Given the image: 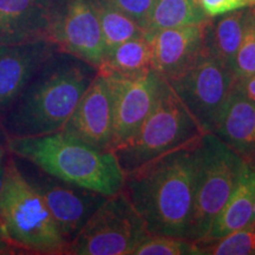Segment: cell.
Listing matches in <instances>:
<instances>
[{
	"label": "cell",
	"instance_id": "obj_15",
	"mask_svg": "<svg viewBox=\"0 0 255 255\" xmlns=\"http://www.w3.org/2000/svg\"><path fill=\"white\" fill-rule=\"evenodd\" d=\"M57 0H0V44L47 39Z\"/></svg>",
	"mask_w": 255,
	"mask_h": 255
},
{
	"label": "cell",
	"instance_id": "obj_14",
	"mask_svg": "<svg viewBox=\"0 0 255 255\" xmlns=\"http://www.w3.org/2000/svg\"><path fill=\"white\" fill-rule=\"evenodd\" d=\"M34 187L43 197L57 228L68 245L105 200V196L84 188L62 186L51 180L34 184Z\"/></svg>",
	"mask_w": 255,
	"mask_h": 255
},
{
	"label": "cell",
	"instance_id": "obj_17",
	"mask_svg": "<svg viewBox=\"0 0 255 255\" xmlns=\"http://www.w3.org/2000/svg\"><path fill=\"white\" fill-rule=\"evenodd\" d=\"M255 202V169L245 162L237 186L208 233L197 244L218 240L229 233L250 227Z\"/></svg>",
	"mask_w": 255,
	"mask_h": 255
},
{
	"label": "cell",
	"instance_id": "obj_1",
	"mask_svg": "<svg viewBox=\"0 0 255 255\" xmlns=\"http://www.w3.org/2000/svg\"><path fill=\"white\" fill-rule=\"evenodd\" d=\"M201 137L124 175L122 189L150 235L189 240Z\"/></svg>",
	"mask_w": 255,
	"mask_h": 255
},
{
	"label": "cell",
	"instance_id": "obj_8",
	"mask_svg": "<svg viewBox=\"0 0 255 255\" xmlns=\"http://www.w3.org/2000/svg\"><path fill=\"white\" fill-rule=\"evenodd\" d=\"M203 132H212L234 91V70L205 49L183 71L165 79Z\"/></svg>",
	"mask_w": 255,
	"mask_h": 255
},
{
	"label": "cell",
	"instance_id": "obj_28",
	"mask_svg": "<svg viewBox=\"0 0 255 255\" xmlns=\"http://www.w3.org/2000/svg\"><path fill=\"white\" fill-rule=\"evenodd\" d=\"M7 244H11V242L8 240L7 233L5 231L4 225H2L1 221H0V252L5 250V248H7Z\"/></svg>",
	"mask_w": 255,
	"mask_h": 255
},
{
	"label": "cell",
	"instance_id": "obj_7",
	"mask_svg": "<svg viewBox=\"0 0 255 255\" xmlns=\"http://www.w3.org/2000/svg\"><path fill=\"white\" fill-rule=\"evenodd\" d=\"M149 235L143 219L121 189L105 197L68 245L65 254L130 255Z\"/></svg>",
	"mask_w": 255,
	"mask_h": 255
},
{
	"label": "cell",
	"instance_id": "obj_22",
	"mask_svg": "<svg viewBox=\"0 0 255 255\" xmlns=\"http://www.w3.org/2000/svg\"><path fill=\"white\" fill-rule=\"evenodd\" d=\"M197 246L201 255L255 254V228L247 227L232 232L218 240L197 244Z\"/></svg>",
	"mask_w": 255,
	"mask_h": 255
},
{
	"label": "cell",
	"instance_id": "obj_4",
	"mask_svg": "<svg viewBox=\"0 0 255 255\" xmlns=\"http://www.w3.org/2000/svg\"><path fill=\"white\" fill-rule=\"evenodd\" d=\"M202 130L163 79L150 114L131 138L114 149L124 175L197 141Z\"/></svg>",
	"mask_w": 255,
	"mask_h": 255
},
{
	"label": "cell",
	"instance_id": "obj_30",
	"mask_svg": "<svg viewBox=\"0 0 255 255\" xmlns=\"http://www.w3.org/2000/svg\"><path fill=\"white\" fill-rule=\"evenodd\" d=\"M250 227L255 228V202H254V208H253V219H252V222H251Z\"/></svg>",
	"mask_w": 255,
	"mask_h": 255
},
{
	"label": "cell",
	"instance_id": "obj_26",
	"mask_svg": "<svg viewBox=\"0 0 255 255\" xmlns=\"http://www.w3.org/2000/svg\"><path fill=\"white\" fill-rule=\"evenodd\" d=\"M208 18H215L229 12L247 8L253 4L251 0H197Z\"/></svg>",
	"mask_w": 255,
	"mask_h": 255
},
{
	"label": "cell",
	"instance_id": "obj_11",
	"mask_svg": "<svg viewBox=\"0 0 255 255\" xmlns=\"http://www.w3.org/2000/svg\"><path fill=\"white\" fill-rule=\"evenodd\" d=\"M89 145L110 150L113 138V104L108 79L97 72L62 130Z\"/></svg>",
	"mask_w": 255,
	"mask_h": 255
},
{
	"label": "cell",
	"instance_id": "obj_29",
	"mask_svg": "<svg viewBox=\"0 0 255 255\" xmlns=\"http://www.w3.org/2000/svg\"><path fill=\"white\" fill-rule=\"evenodd\" d=\"M2 184H4V167L1 164L0 165V194H1Z\"/></svg>",
	"mask_w": 255,
	"mask_h": 255
},
{
	"label": "cell",
	"instance_id": "obj_16",
	"mask_svg": "<svg viewBox=\"0 0 255 255\" xmlns=\"http://www.w3.org/2000/svg\"><path fill=\"white\" fill-rule=\"evenodd\" d=\"M213 133L240 155L247 164L255 162V103L233 91Z\"/></svg>",
	"mask_w": 255,
	"mask_h": 255
},
{
	"label": "cell",
	"instance_id": "obj_25",
	"mask_svg": "<svg viewBox=\"0 0 255 255\" xmlns=\"http://www.w3.org/2000/svg\"><path fill=\"white\" fill-rule=\"evenodd\" d=\"M104 1L129 15L137 24L145 28L156 0H104Z\"/></svg>",
	"mask_w": 255,
	"mask_h": 255
},
{
	"label": "cell",
	"instance_id": "obj_32",
	"mask_svg": "<svg viewBox=\"0 0 255 255\" xmlns=\"http://www.w3.org/2000/svg\"><path fill=\"white\" fill-rule=\"evenodd\" d=\"M251 2H252V4H253V5H255V0H251Z\"/></svg>",
	"mask_w": 255,
	"mask_h": 255
},
{
	"label": "cell",
	"instance_id": "obj_9",
	"mask_svg": "<svg viewBox=\"0 0 255 255\" xmlns=\"http://www.w3.org/2000/svg\"><path fill=\"white\" fill-rule=\"evenodd\" d=\"M47 39L96 70L105 57V46L94 0H65L57 2L47 32Z\"/></svg>",
	"mask_w": 255,
	"mask_h": 255
},
{
	"label": "cell",
	"instance_id": "obj_5",
	"mask_svg": "<svg viewBox=\"0 0 255 255\" xmlns=\"http://www.w3.org/2000/svg\"><path fill=\"white\" fill-rule=\"evenodd\" d=\"M0 221L12 245L39 254H65L68 244L43 197L20 173L13 159L4 167Z\"/></svg>",
	"mask_w": 255,
	"mask_h": 255
},
{
	"label": "cell",
	"instance_id": "obj_20",
	"mask_svg": "<svg viewBox=\"0 0 255 255\" xmlns=\"http://www.w3.org/2000/svg\"><path fill=\"white\" fill-rule=\"evenodd\" d=\"M209 19L197 0H156L144 28L145 36L150 37L165 28L205 23Z\"/></svg>",
	"mask_w": 255,
	"mask_h": 255
},
{
	"label": "cell",
	"instance_id": "obj_2",
	"mask_svg": "<svg viewBox=\"0 0 255 255\" xmlns=\"http://www.w3.org/2000/svg\"><path fill=\"white\" fill-rule=\"evenodd\" d=\"M12 154L20 156L63 182L105 197L123 188L124 171L113 151L56 131L41 136H14L8 141Z\"/></svg>",
	"mask_w": 255,
	"mask_h": 255
},
{
	"label": "cell",
	"instance_id": "obj_12",
	"mask_svg": "<svg viewBox=\"0 0 255 255\" xmlns=\"http://www.w3.org/2000/svg\"><path fill=\"white\" fill-rule=\"evenodd\" d=\"M55 44L49 39L0 44V111L7 109L28 81L49 62Z\"/></svg>",
	"mask_w": 255,
	"mask_h": 255
},
{
	"label": "cell",
	"instance_id": "obj_19",
	"mask_svg": "<svg viewBox=\"0 0 255 255\" xmlns=\"http://www.w3.org/2000/svg\"><path fill=\"white\" fill-rule=\"evenodd\" d=\"M245 11L246 8L220 15L215 23L210 21L207 34V50L232 69L241 43Z\"/></svg>",
	"mask_w": 255,
	"mask_h": 255
},
{
	"label": "cell",
	"instance_id": "obj_18",
	"mask_svg": "<svg viewBox=\"0 0 255 255\" xmlns=\"http://www.w3.org/2000/svg\"><path fill=\"white\" fill-rule=\"evenodd\" d=\"M151 63V41L149 37L144 36L128 40L108 51L97 71L121 76H138L150 71Z\"/></svg>",
	"mask_w": 255,
	"mask_h": 255
},
{
	"label": "cell",
	"instance_id": "obj_23",
	"mask_svg": "<svg viewBox=\"0 0 255 255\" xmlns=\"http://www.w3.org/2000/svg\"><path fill=\"white\" fill-rule=\"evenodd\" d=\"M233 70L237 78L248 77L255 73V5L245 11L244 31Z\"/></svg>",
	"mask_w": 255,
	"mask_h": 255
},
{
	"label": "cell",
	"instance_id": "obj_13",
	"mask_svg": "<svg viewBox=\"0 0 255 255\" xmlns=\"http://www.w3.org/2000/svg\"><path fill=\"white\" fill-rule=\"evenodd\" d=\"M210 19L201 24L165 28L149 37L152 47L151 70L169 79L183 71L206 49Z\"/></svg>",
	"mask_w": 255,
	"mask_h": 255
},
{
	"label": "cell",
	"instance_id": "obj_33",
	"mask_svg": "<svg viewBox=\"0 0 255 255\" xmlns=\"http://www.w3.org/2000/svg\"><path fill=\"white\" fill-rule=\"evenodd\" d=\"M251 167H253V168L255 169V162H254V163H253V164H252V165H251Z\"/></svg>",
	"mask_w": 255,
	"mask_h": 255
},
{
	"label": "cell",
	"instance_id": "obj_31",
	"mask_svg": "<svg viewBox=\"0 0 255 255\" xmlns=\"http://www.w3.org/2000/svg\"><path fill=\"white\" fill-rule=\"evenodd\" d=\"M2 158H4V150H2V149L0 148V165H1Z\"/></svg>",
	"mask_w": 255,
	"mask_h": 255
},
{
	"label": "cell",
	"instance_id": "obj_6",
	"mask_svg": "<svg viewBox=\"0 0 255 255\" xmlns=\"http://www.w3.org/2000/svg\"><path fill=\"white\" fill-rule=\"evenodd\" d=\"M244 158L215 133L206 132L197 146V173L189 240L200 242L237 186Z\"/></svg>",
	"mask_w": 255,
	"mask_h": 255
},
{
	"label": "cell",
	"instance_id": "obj_27",
	"mask_svg": "<svg viewBox=\"0 0 255 255\" xmlns=\"http://www.w3.org/2000/svg\"><path fill=\"white\" fill-rule=\"evenodd\" d=\"M234 91L255 103V73L244 78H237Z\"/></svg>",
	"mask_w": 255,
	"mask_h": 255
},
{
	"label": "cell",
	"instance_id": "obj_10",
	"mask_svg": "<svg viewBox=\"0 0 255 255\" xmlns=\"http://www.w3.org/2000/svg\"><path fill=\"white\" fill-rule=\"evenodd\" d=\"M103 75L109 83L113 104V138L110 144V151H113L116 146L131 138L150 114L163 78L152 70L138 76Z\"/></svg>",
	"mask_w": 255,
	"mask_h": 255
},
{
	"label": "cell",
	"instance_id": "obj_3",
	"mask_svg": "<svg viewBox=\"0 0 255 255\" xmlns=\"http://www.w3.org/2000/svg\"><path fill=\"white\" fill-rule=\"evenodd\" d=\"M91 65L62 60L43 70L9 116L14 136H41L62 130L92 79Z\"/></svg>",
	"mask_w": 255,
	"mask_h": 255
},
{
	"label": "cell",
	"instance_id": "obj_21",
	"mask_svg": "<svg viewBox=\"0 0 255 255\" xmlns=\"http://www.w3.org/2000/svg\"><path fill=\"white\" fill-rule=\"evenodd\" d=\"M94 4L100 18L105 53L128 40L145 36L144 28L122 11L104 0H94Z\"/></svg>",
	"mask_w": 255,
	"mask_h": 255
},
{
	"label": "cell",
	"instance_id": "obj_24",
	"mask_svg": "<svg viewBox=\"0 0 255 255\" xmlns=\"http://www.w3.org/2000/svg\"><path fill=\"white\" fill-rule=\"evenodd\" d=\"M132 255H201L196 242L184 238L149 235Z\"/></svg>",
	"mask_w": 255,
	"mask_h": 255
}]
</instances>
